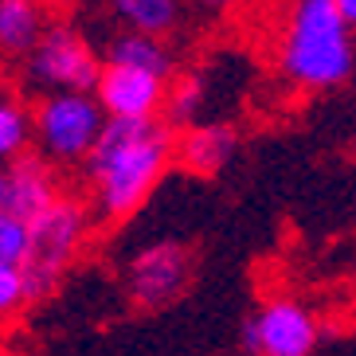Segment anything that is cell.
I'll return each instance as SVG.
<instances>
[{
  "mask_svg": "<svg viewBox=\"0 0 356 356\" xmlns=\"http://www.w3.org/2000/svg\"><path fill=\"white\" fill-rule=\"evenodd\" d=\"M177 161V134L165 118H110L95 153L83 165L86 204L98 223H118L134 216L161 184L165 168Z\"/></svg>",
  "mask_w": 356,
  "mask_h": 356,
  "instance_id": "1",
  "label": "cell"
},
{
  "mask_svg": "<svg viewBox=\"0 0 356 356\" xmlns=\"http://www.w3.org/2000/svg\"><path fill=\"white\" fill-rule=\"evenodd\" d=\"M353 24L337 0H293L278 43V71L298 90H333L356 71Z\"/></svg>",
  "mask_w": 356,
  "mask_h": 356,
  "instance_id": "2",
  "label": "cell"
},
{
  "mask_svg": "<svg viewBox=\"0 0 356 356\" xmlns=\"http://www.w3.org/2000/svg\"><path fill=\"white\" fill-rule=\"evenodd\" d=\"M90 223L95 211L83 196L67 192L55 208H47L40 220H32V243H28V259L20 266V278L28 286V305L43 302L47 293L59 290L74 259L83 254L86 239H90Z\"/></svg>",
  "mask_w": 356,
  "mask_h": 356,
  "instance_id": "3",
  "label": "cell"
},
{
  "mask_svg": "<svg viewBox=\"0 0 356 356\" xmlns=\"http://www.w3.org/2000/svg\"><path fill=\"white\" fill-rule=\"evenodd\" d=\"M106 71V55L95 51L71 20H51L43 40L20 59V86L35 98L47 95H95Z\"/></svg>",
  "mask_w": 356,
  "mask_h": 356,
  "instance_id": "4",
  "label": "cell"
},
{
  "mask_svg": "<svg viewBox=\"0 0 356 356\" xmlns=\"http://www.w3.org/2000/svg\"><path fill=\"white\" fill-rule=\"evenodd\" d=\"M106 110L95 95L35 98V153L55 168H83L106 129Z\"/></svg>",
  "mask_w": 356,
  "mask_h": 356,
  "instance_id": "5",
  "label": "cell"
},
{
  "mask_svg": "<svg viewBox=\"0 0 356 356\" xmlns=\"http://www.w3.org/2000/svg\"><path fill=\"white\" fill-rule=\"evenodd\" d=\"M239 341L247 356H314L321 345V321L302 298L274 293L243 321Z\"/></svg>",
  "mask_w": 356,
  "mask_h": 356,
  "instance_id": "6",
  "label": "cell"
},
{
  "mask_svg": "<svg viewBox=\"0 0 356 356\" xmlns=\"http://www.w3.org/2000/svg\"><path fill=\"white\" fill-rule=\"evenodd\" d=\"M192 251L180 239H153L126 262V298L137 309H165L188 290Z\"/></svg>",
  "mask_w": 356,
  "mask_h": 356,
  "instance_id": "7",
  "label": "cell"
},
{
  "mask_svg": "<svg viewBox=\"0 0 356 356\" xmlns=\"http://www.w3.org/2000/svg\"><path fill=\"white\" fill-rule=\"evenodd\" d=\"M63 196L67 192L59 184V168L40 153H24L16 161H4L0 168V216L32 223Z\"/></svg>",
  "mask_w": 356,
  "mask_h": 356,
  "instance_id": "8",
  "label": "cell"
},
{
  "mask_svg": "<svg viewBox=\"0 0 356 356\" xmlns=\"http://www.w3.org/2000/svg\"><path fill=\"white\" fill-rule=\"evenodd\" d=\"M95 98L102 102L106 118H161L168 102V79L149 71H134V67H110L106 63L102 83H98Z\"/></svg>",
  "mask_w": 356,
  "mask_h": 356,
  "instance_id": "9",
  "label": "cell"
},
{
  "mask_svg": "<svg viewBox=\"0 0 356 356\" xmlns=\"http://www.w3.org/2000/svg\"><path fill=\"white\" fill-rule=\"evenodd\" d=\"M239 153V134L227 122H200L177 137V161L196 177H216L235 161Z\"/></svg>",
  "mask_w": 356,
  "mask_h": 356,
  "instance_id": "10",
  "label": "cell"
},
{
  "mask_svg": "<svg viewBox=\"0 0 356 356\" xmlns=\"http://www.w3.org/2000/svg\"><path fill=\"white\" fill-rule=\"evenodd\" d=\"M51 28L43 0H0V47L8 59H28Z\"/></svg>",
  "mask_w": 356,
  "mask_h": 356,
  "instance_id": "11",
  "label": "cell"
},
{
  "mask_svg": "<svg viewBox=\"0 0 356 356\" xmlns=\"http://www.w3.org/2000/svg\"><path fill=\"white\" fill-rule=\"evenodd\" d=\"M106 63L110 67H134V71H149L161 79H177V59L168 51V43L157 35H141V32H122L106 43Z\"/></svg>",
  "mask_w": 356,
  "mask_h": 356,
  "instance_id": "12",
  "label": "cell"
},
{
  "mask_svg": "<svg viewBox=\"0 0 356 356\" xmlns=\"http://www.w3.org/2000/svg\"><path fill=\"white\" fill-rule=\"evenodd\" d=\"M106 8L118 24H126V32L157 40H165L180 20V0H106Z\"/></svg>",
  "mask_w": 356,
  "mask_h": 356,
  "instance_id": "13",
  "label": "cell"
},
{
  "mask_svg": "<svg viewBox=\"0 0 356 356\" xmlns=\"http://www.w3.org/2000/svg\"><path fill=\"white\" fill-rule=\"evenodd\" d=\"M204 102H208V74L204 71H184L168 83V102H165V126L172 134H184L188 126L204 122Z\"/></svg>",
  "mask_w": 356,
  "mask_h": 356,
  "instance_id": "14",
  "label": "cell"
},
{
  "mask_svg": "<svg viewBox=\"0 0 356 356\" xmlns=\"http://www.w3.org/2000/svg\"><path fill=\"white\" fill-rule=\"evenodd\" d=\"M32 141H35V106H28L16 95H4V102H0V157L4 161L24 157Z\"/></svg>",
  "mask_w": 356,
  "mask_h": 356,
  "instance_id": "15",
  "label": "cell"
},
{
  "mask_svg": "<svg viewBox=\"0 0 356 356\" xmlns=\"http://www.w3.org/2000/svg\"><path fill=\"white\" fill-rule=\"evenodd\" d=\"M28 243H32V227L12 216H0V266H16L20 270L28 259Z\"/></svg>",
  "mask_w": 356,
  "mask_h": 356,
  "instance_id": "16",
  "label": "cell"
},
{
  "mask_svg": "<svg viewBox=\"0 0 356 356\" xmlns=\"http://www.w3.org/2000/svg\"><path fill=\"white\" fill-rule=\"evenodd\" d=\"M200 8H211V12H227V8H235L239 0H196Z\"/></svg>",
  "mask_w": 356,
  "mask_h": 356,
  "instance_id": "17",
  "label": "cell"
},
{
  "mask_svg": "<svg viewBox=\"0 0 356 356\" xmlns=\"http://www.w3.org/2000/svg\"><path fill=\"white\" fill-rule=\"evenodd\" d=\"M337 4H341V12L348 16V24L356 28V0H337Z\"/></svg>",
  "mask_w": 356,
  "mask_h": 356,
  "instance_id": "18",
  "label": "cell"
},
{
  "mask_svg": "<svg viewBox=\"0 0 356 356\" xmlns=\"http://www.w3.org/2000/svg\"><path fill=\"white\" fill-rule=\"evenodd\" d=\"M43 4H55V0H43Z\"/></svg>",
  "mask_w": 356,
  "mask_h": 356,
  "instance_id": "19",
  "label": "cell"
}]
</instances>
